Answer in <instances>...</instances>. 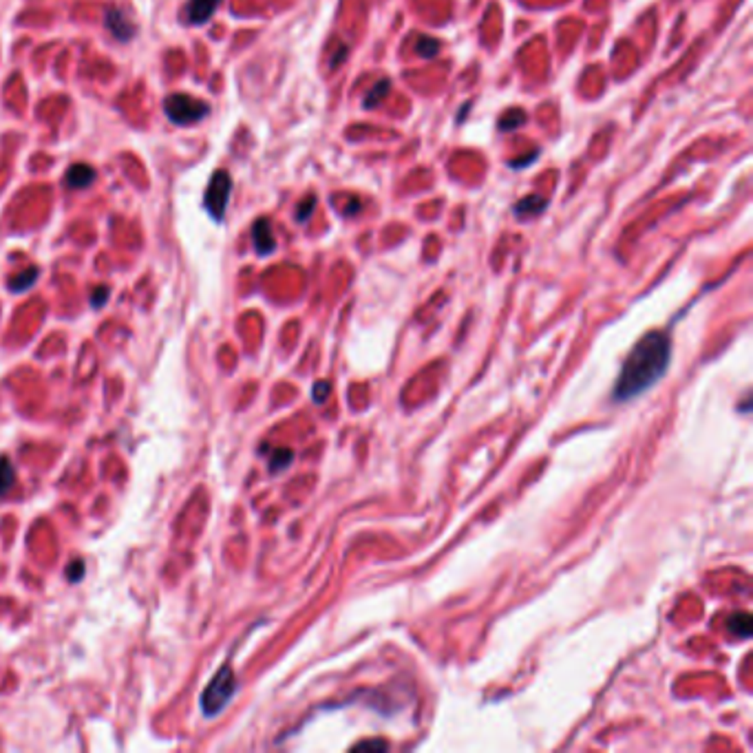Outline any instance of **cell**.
<instances>
[{
  "label": "cell",
  "mask_w": 753,
  "mask_h": 753,
  "mask_svg": "<svg viewBox=\"0 0 753 753\" xmlns=\"http://www.w3.org/2000/svg\"><path fill=\"white\" fill-rule=\"evenodd\" d=\"M671 358V340L665 332H649L639 342L623 362L621 376L612 391L614 402H628L641 396L659 382Z\"/></svg>",
  "instance_id": "6da1fadb"
},
{
  "label": "cell",
  "mask_w": 753,
  "mask_h": 753,
  "mask_svg": "<svg viewBox=\"0 0 753 753\" xmlns=\"http://www.w3.org/2000/svg\"><path fill=\"white\" fill-rule=\"evenodd\" d=\"M237 691V676L233 671V667H221L217 671L215 679L210 681V685L206 687V691L201 693V711L203 716H217L225 709V705L233 701Z\"/></svg>",
  "instance_id": "7a4b0ae2"
},
{
  "label": "cell",
  "mask_w": 753,
  "mask_h": 753,
  "mask_svg": "<svg viewBox=\"0 0 753 753\" xmlns=\"http://www.w3.org/2000/svg\"><path fill=\"white\" fill-rule=\"evenodd\" d=\"M164 108H166L168 118L179 126L201 122L210 113V106L206 102L192 98V95H186V93H175V95H170V98H166Z\"/></svg>",
  "instance_id": "3957f363"
},
{
  "label": "cell",
  "mask_w": 753,
  "mask_h": 753,
  "mask_svg": "<svg viewBox=\"0 0 753 753\" xmlns=\"http://www.w3.org/2000/svg\"><path fill=\"white\" fill-rule=\"evenodd\" d=\"M230 192H233V179H230L225 170H217L215 175H212L208 190H206V208H208L212 219H217V221L223 219Z\"/></svg>",
  "instance_id": "277c9868"
},
{
  "label": "cell",
  "mask_w": 753,
  "mask_h": 753,
  "mask_svg": "<svg viewBox=\"0 0 753 753\" xmlns=\"http://www.w3.org/2000/svg\"><path fill=\"white\" fill-rule=\"evenodd\" d=\"M221 0H188L186 5V18L190 25H203L208 18L217 11Z\"/></svg>",
  "instance_id": "5b68a950"
},
{
  "label": "cell",
  "mask_w": 753,
  "mask_h": 753,
  "mask_svg": "<svg viewBox=\"0 0 753 753\" xmlns=\"http://www.w3.org/2000/svg\"><path fill=\"white\" fill-rule=\"evenodd\" d=\"M252 241H255V250L259 255H269L277 247L274 235H272V225H269L267 219H259L252 225Z\"/></svg>",
  "instance_id": "8992f818"
},
{
  "label": "cell",
  "mask_w": 753,
  "mask_h": 753,
  "mask_svg": "<svg viewBox=\"0 0 753 753\" xmlns=\"http://www.w3.org/2000/svg\"><path fill=\"white\" fill-rule=\"evenodd\" d=\"M106 27H108V31H111L115 38H120V40H128V38L135 33V27L130 25V21H128V18H126L120 9H108V13H106Z\"/></svg>",
  "instance_id": "52a82bcc"
},
{
  "label": "cell",
  "mask_w": 753,
  "mask_h": 753,
  "mask_svg": "<svg viewBox=\"0 0 753 753\" xmlns=\"http://www.w3.org/2000/svg\"><path fill=\"white\" fill-rule=\"evenodd\" d=\"M93 177H95V170H93L91 166H87V164H75V166H71V168L67 170L65 182H67V186H71V188H87V186H91Z\"/></svg>",
  "instance_id": "ba28073f"
},
{
  "label": "cell",
  "mask_w": 753,
  "mask_h": 753,
  "mask_svg": "<svg viewBox=\"0 0 753 753\" xmlns=\"http://www.w3.org/2000/svg\"><path fill=\"white\" fill-rule=\"evenodd\" d=\"M546 206H548L546 199H542L539 195H530V197L521 199V201L515 206V212H517L519 217H524V215H539V212H542Z\"/></svg>",
  "instance_id": "9c48e42d"
},
{
  "label": "cell",
  "mask_w": 753,
  "mask_h": 753,
  "mask_svg": "<svg viewBox=\"0 0 753 753\" xmlns=\"http://www.w3.org/2000/svg\"><path fill=\"white\" fill-rule=\"evenodd\" d=\"M729 630L736 636H740V639H749V634H751V616L747 612H736L729 619Z\"/></svg>",
  "instance_id": "30bf717a"
},
{
  "label": "cell",
  "mask_w": 753,
  "mask_h": 753,
  "mask_svg": "<svg viewBox=\"0 0 753 753\" xmlns=\"http://www.w3.org/2000/svg\"><path fill=\"white\" fill-rule=\"evenodd\" d=\"M35 279H38V267H29V269H25V272H21V274H16L9 281V289H11V292H25V289H29L33 285Z\"/></svg>",
  "instance_id": "8fae6325"
},
{
  "label": "cell",
  "mask_w": 753,
  "mask_h": 753,
  "mask_svg": "<svg viewBox=\"0 0 753 753\" xmlns=\"http://www.w3.org/2000/svg\"><path fill=\"white\" fill-rule=\"evenodd\" d=\"M16 481V471L9 457H0V495H5Z\"/></svg>",
  "instance_id": "7c38bea8"
},
{
  "label": "cell",
  "mask_w": 753,
  "mask_h": 753,
  "mask_svg": "<svg viewBox=\"0 0 753 753\" xmlns=\"http://www.w3.org/2000/svg\"><path fill=\"white\" fill-rule=\"evenodd\" d=\"M524 122H526V113L519 108H511L506 115H501L499 118V130H515Z\"/></svg>",
  "instance_id": "4fadbf2b"
},
{
  "label": "cell",
  "mask_w": 753,
  "mask_h": 753,
  "mask_svg": "<svg viewBox=\"0 0 753 753\" xmlns=\"http://www.w3.org/2000/svg\"><path fill=\"white\" fill-rule=\"evenodd\" d=\"M389 89H391V80H389V78H384V80L376 82L374 89H372V93L364 98V108H374V106L384 98V95H387Z\"/></svg>",
  "instance_id": "5bb4252c"
},
{
  "label": "cell",
  "mask_w": 753,
  "mask_h": 753,
  "mask_svg": "<svg viewBox=\"0 0 753 753\" xmlns=\"http://www.w3.org/2000/svg\"><path fill=\"white\" fill-rule=\"evenodd\" d=\"M292 459H294V453H292V451H289V449H279V451H274L272 459H269V469H272L274 473H277V471H283L285 467L292 464Z\"/></svg>",
  "instance_id": "9a60e30c"
},
{
  "label": "cell",
  "mask_w": 753,
  "mask_h": 753,
  "mask_svg": "<svg viewBox=\"0 0 753 753\" xmlns=\"http://www.w3.org/2000/svg\"><path fill=\"white\" fill-rule=\"evenodd\" d=\"M415 51H418L422 57H435L437 51H440V43L433 40V38H429V35H422L420 40H418V45H415Z\"/></svg>",
  "instance_id": "2e32d148"
},
{
  "label": "cell",
  "mask_w": 753,
  "mask_h": 753,
  "mask_svg": "<svg viewBox=\"0 0 753 753\" xmlns=\"http://www.w3.org/2000/svg\"><path fill=\"white\" fill-rule=\"evenodd\" d=\"M314 206H316V197H314V195L307 197V199L299 206V210H296V219H299V221H307V219H310Z\"/></svg>",
  "instance_id": "e0dca14e"
},
{
  "label": "cell",
  "mask_w": 753,
  "mask_h": 753,
  "mask_svg": "<svg viewBox=\"0 0 753 753\" xmlns=\"http://www.w3.org/2000/svg\"><path fill=\"white\" fill-rule=\"evenodd\" d=\"M327 394H330V382L320 380V382H316V384H314V389H312V398H314L318 404H323V402H325Z\"/></svg>",
  "instance_id": "ac0fdd59"
},
{
  "label": "cell",
  "mask_w": 753,
  "mask_h": 753,
  "mask_svg": "<svg viewBox=\"0 0 753 753\" xmlns=\"http://www.w3.org/2000/svg\"><path fill=\"white\" fill-rule=\"evenodd\" d=\"M67 576H69V581H75V584H78L80 579L84 576V564H82V562H75V564H71V566L67 568Z\"/></svg>",
  "instance_id": "d6986e66"
},
{
  "label": "cell",
  "mask_w": 753,
  "mask_h": 753,
  "mask_svg": "<svg viewBox=\"0 0 753 753\" xmlns=\"http://www.w3.org/2000/svg\"><path fill=\"white\" fill-rule=\"evenodd\" d=\"M106 299H108V287H98L91 296V303H93V307H102L106 303Z\"/></svg>",
  "instance_id": "ffe728a7"
},
{
  "label": "cell",
  "mask_w": 753,
  "mask_h": 753,
  "mask_svg": "<svg viewBox=\"0 0 753 753\" xmlns=\"http://www.w3.org/2000/svg\"><path fill=\"white\" fill-rule=\"evenodd\" d=\"M345 55H347V47H340V49L336 51V57L332 60V69H336V67L345 60Z\"/></svg>",
  "instance_id": "44dd1931"
},
{
  "label": "cell",
  "mask_w": 753,
  "mask_h": 753,
  "mask_svg": "<svg viewBox=\"0 0 753 753\" xmlns=\"http://www.w3.org/2000/svg\"><path fill=\"white\" fill-rule=\"evenodd\" d=\"M535 157H537V150H532V152H530V155H528L526 160H517V162L513 164V168H521V166H528V164H530V160H535Z\"/></svg>",
  "instance_id": "7402d4cb"
},
{
  "label": "cell",
  "mask_w": 753,
  "mask_h": 753,
  "mask_svg": "<svg viewBox=\"0 0 753 753\" xmlns=\"http://www.w3.org/2000/svg\"><path fill=\"white\" fill-rule=\"evenodd\" d=\"M358 208H360V201H358V199H354V201L350 203V208H345V212H347V215H354V212H356Z\"/></svg>",
  "instance_id": "603a6c76"
},
{
  "label": "cell",
  "mask_w": 753,
  "mask_h": 753,
  "mask_svg": "<svg viewBox=\"0 0 753 753\" xmlns=\"http://www.w3.org/2000/svg\"><path fill=\"white\" fill-rule=\"evenodd\" d=\"M369 747H376V749H384L387 744L384 742H367V744H358V749H369Z\"/></svg>",
  "instance_id": "cb8c5ba5"
}]
</instances>
